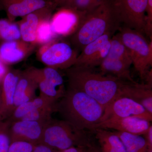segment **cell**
Returning <instances> with one entry per match:
<instances>
[{
	"label": "cell",
	"instance_id": "cell-1",
	"mask_svg": "<svg viewBox=\"0 0 152 152\" xmlns=\"http://www.w3.org/2000/svg\"><path fill=\"white\" fill-rule=\"evenodd\" d=\"M65 71L68 87L86 93L105 110L120 97L123 87L128 82L90 68L73 66Z\"/></svg>",
	"mask_w": 152,
	"mask_h": 152
},
{
	"label": "cell",
	"instance_id": "cell-2",
	"mask_svg": "<svg viewBox=\"0 0 152 152\" xmlns=\"http://www.w3.org/2000/svg\"><path fill=\"white\" fill-rule=\"evenodd\" d=\"M56 112L78 129L94 132L100 123L105 109L86 93L68 87L57 102Z\"/></svg>",
	"mask_w": 152,
	"mask_h": 152
},
{
	"label": "cell",
	"instance_id": "cell-3",
	"mask_svg": "<svg viewBox=\"0 0 152 152\" xmlns=\"http://www.w3.org/2000/svg\"><path fill=\"white\" fill-rule=\"evenodd\" d=\"M113 0L103 2L80 18L78 23L70 37L71 45L79 52L88 44L111 32H116L120 23L115 15Z\"/></svg>",
	"mask_w": 152,
	"mask_h": 152
},
{
	"label": "cell",
	"instance_id": "cell-4",
	"mask_svg": "<svg viewBox=\"0 0 152 152\" xmlns=\"http://www.w3.org/2000/svg\"><path fill=\"white\" fill-rule=\"evenodd\" d=\"M40 144L56 151L73 147H90L94 145L86 131L76 129L65 120L53 118L44 126Z\"/></svg>",
	"mask_w": 152,
	"mask_h": 152
},
{
	"label": "cell",
	"instance_id": "cell-5",
	"mask_svg": "<svg viewBox=\"0 0 152 152\" xmlns=\"http://www.w3.org/2000/svg\"><path fill=\"white\" fill-rule=\"evenodd\" d=\"M118 30L123 42L129 52L132 64L141 78L145 80L152 66V41L149 42L143 34L124 26Z\"/></svg>",
	"mask_w": 152,
	"mask_h": 152
},
{
	"label": "cell",
	"instance_id": "cell-6",
	"mask_svg": "<svg viewBox=\"0 0 152 152\" xmlns=\"http://www.w3.org/2000/svg\"><path fill=\"white\" fill-rule=\"evenodd\" d=\"M112 3L120 24L145 34L148 0H113Z\"/></svg>",
	"mask_w": 152,
	"mask_h": 152
},
{
	"label": "cell",
	"instance_id": "cell-7",
	"mask_svg": "<svg viewBox=\"0 0 152 152\" xmlns=\"http://www.w3.org/2000/svg\"><path fill=\"white\" fill-rule=\"evenodd\" d=\"M51 42L44 45L39 50L38 57L41 62L58 70H65L73 66L78 52L66 42Z\"/></svg>",
	"mask_w": 152,
	"mask_h": 152
},
{
	"label": "cell",
	"instance_id": "cell-8",
	"mask_svg": "<svg viewBox=\"0 0 152 152\" xmlns=\"http://www.w3.org/2000/svg\"><path fill=\"white\" fill-rule=\"evenodd\" d=\"M26 70L37 84L40 94L57 101L64 94V79L58 70L49 67L43 69L31 67Z\"/></svg>",
	"mask_w": 152,
	"mask_h": 152
},
{
	"label": "cell",
	"instance_id": "cell-9",
	"mask_svg": "<svg viewBox=\"0 0 152 152\" xmlns=\"http://www.w3.org/2000/svg\"><path fill=\"white\" fill-rule=\"evenodd\" d=\"M115 33H107L86 45L77 57L74 66L90 69L100 66L107 56L111 39Z\"/></svg>",
	"mask_w": 152,
	"mask_h": 152
},
{
	"label": "cell",
	"instance_id": "cell-10",
	"mask_svg": "<svg viewBox=\"0 0 152 152\" xmlns=\"http://www.w3.org/2000/svg\"><path fill=\"white\" fill-rule=\"evenodd\" d=\"M130 116L138 117L149 122L152 121V114L140 104L129 98L120 97L115 100L105 110L101 122L108 119Z\"/></svg>",
	"mask_w": 152,
	"mask_h": 152
},
{
	"label": "cell",
	"instance_id": "cell-11",
	"mask_svg": "<svg viewBox=\"0 0 152 152\" xmlns=\"http://www.w3.org/2000/svg\"><path fill=\"white\" fill-rule=\"evenodd\" d=\"M46 124L25 120L12 123L9 128L11 142H24L35 145L40 143Z\"/></svg>",
	"mask_w": 152,
	"mask_h": 152
},
{
	"label": "cell",
	"instance_id": "cell-12",
	"mask_svg": "<svg viewBox=\"0 0 152 152\" xmlns=\"http://www.w3.org/2000/svg\"><path fill=\"white\" fill-rule=\"evenodd\" d=\"M21 71L11 70L0 85V121L7 119L15 110L14 98Z\"/></svg>",
	"mask_w": 152,
	"mask_h": 152
},
{
	"label": "cell",
	"instance_id": "cell-13",
	"mask_svg": "<svg viewBox=\"0 0 152 152\" xmlns=\"http://www.w3.org/2000/svg\"><path fill=\"white\" fill-rule=\"evenodd\" d=\"M56 8V6L47 7L34 11L23 17L18 24L22 40L35 45L38 26L41 22L50 20L53 12Z\"/></svg>",
	"mask_w": 152,
	"mask_h": 152
},
{
	"label": "cell",
	"instance_id": "cell-14",
	"mask_svg": "<svg viewBox=\"0 0 152 152\" xmlns=\"http://www.w3.org/2000/svg\"><path fill=\"white\" fill-rule=\"evenodd\" d=\"M0 5L5 11L8 20L12 22L39 9L56 7L52 0H0Z\"/></svg>",
	"mask_w": 152,
	"mask_h": 152
},
{
	"label": "cell",
	"instance_id": "cell-15",
	"mask_svg": "<svg viewBox=\"0 0 152 152\" xmlns=\"http://www.w3.org/2000/svg\"><path fill=\"white\" fill-rule=\"evenodd\" d=\"M151 125L150 122L147 120L137 117L130 116L108 119L98 124L95 129L98 128L113 129L118 132L144 135L148 132Z\"/></svg>",
	"mask_w": 152,
	"mask_h": 152
},
{
	"label": "cell",
	"instance_id": "cell-16",
	"mask_svg": "<svg viewBox=\"0 0 152 152\" xmlns=\"http://www.w3.org/2000/svg\"><path fill=\"white\" fill-rule=\"evenodd\" d=\"M60 9L50 20L52 31L56 36L69 33L71 34L77 27L82 15L70 9Z\"/></svg>",
	"mask_w": 152,
	"mask_h": 152
},
{
	"label": "cell",
	"instance_id": "cell-17",
	"mask_svg": "<svg viewBox=\"0 0 152 152\" xmlns=\"http://www.w3.org/2000/svg\"><path fill=\"white\" fill-rule=\"evenodd\" d=\"M34 46L21 39L4 42L0 46V59L7 65L16 64L31 53Z\"/></svg>",
	"mask_w": 152,
	"mask_h": 152
},
{
	"label": "cell",
	"instance_id": "cell-18",
	"mask_svg": "<svg viewBox=\"0 0 152 152\" xmlns=\"http://www.w3.org/2000/svg\"><path fill=\"white\" fill-rule=\"evenodd\" d=\"M120 97H126L140 104L152 114V86L127 82L122 89Z\"/></svg>",
	"mask_w": 152,
	"mask_h": 152
},
{
	"label": "cell",
	"instance_id": "cell-19",
	"mask_svg": "<svg viewBox=\"0 0 152 152\" xmlns=\"http://www.w3.org/2000/svg\"><path fill=\"white\" fill-rule=\"evenodd\" d=\"M38 85L26 70L21 71L14 98L15 109L18 106L37 97Z\"/></svg>",
	"mask_w": 152,
	"mask_h": 152
},
{
	"label": "cell",
	"instance_id": "cell-20",
	"mask_svg": "<svg viewBox=\"0 0 152 152\" xmlns=\"http://www.w3.org/2000/svg\"><path fill=\"white\" fill-rule=\"evenodd\" d=\"M132 64L124 60L107 57L100 65L101 73L115 76L125 81L137 84L131 75Z\"/></svg>",
	"mask_w": 152,
	"mask_h": 152
},
{
	"label": "cell",
	"instance_id": "cell-21",
	"mask_svg": "<svg viewBox=\"0 0 152 152\" xmlns=\"http://www.w3.org/2000/svg\"><path fill=\"white\" fill-rule=\"evenodd\" d=\"M58 101L40 94L39 96L17 107L10 118L5 121L10 124L20 121L29 113L39 108L54 105Z\"/></svg>",
	"mask_w": 152,
	"mask_h": 152
},
{
	"label": "cell",
	"instance_id": "cell-22",
	"mask_svg": "<svg viewBox=\"0 0 152 152\" xmlns=\"http://www.w3.org/2000/svg\"><path fill=\"white\" fill-rule=\"evenodd\" d=\"M94 133L102 152H126L122 142L115 132L98 128Z\"/></svg>",
	"mask_w": 152,
	"mask_h": 152
},
{
	"label": "cell",
	"instance_id": "cell-23",
	"mask_svg": "<svg viewBox=\"0 0 152 152\" xmlns=\"http://www.w3.org/2000/svg\"><path fill=\"white\" fill-rule=\"evenodd\" d=\"M124 146L126 152H148L149 148L145 138L141 135L124 132H116Z\"/></svg>",
	"mask_w": 152,
	"mask_h": 152
},
{
	"label": "cell",
	"instance_id": "cell-24",
	"mask_svg": "<svg viewBox=\"0 0 152 152\" xmlns=\"http://www.w3.org/2000/svg\"><path fill=\"white\" fill-rule=\"evenodd\" d=\"M107 57L123 60L132 64L129 52L123 42L118 33L114 35L111 39L110 48Z\"/></svg>",
	"mask_w": 152,
	"mask_h": 152
},
{
	"label": "cell",
	"instance_id": "cell-25",
	"mask_svg": "<svg viewBox=\"0 0 152 152\" xmlns=\"http://www.w3.org/2000/svg\"><path fill=\"white\" fill-rule=\"evenodd\" d=\"M20 39V33L18 25L8 19H0V39L7 42Z\"/></svg>",
	"mask_w": 152,
	"mask_h": 152
},
{
	"label": "cell",
	"instance_id": "cell-26",
	"mask_svg": "<svg viewBox=\"0 0 152 152\" xmlns=\"http://www.w3.org/2000/svg\"><path fill=\"white\" fill-rule=\"evenodd\" d=\"M56 105L37 109L25 115L21 120L35 121L46 124L52 118V115L56 112Z\"/></svg>",
	"mask_w": 152,
	"mask_h": 152
},
{
	"label": "cell",
	"instance_id": "cell-27",
	"mask_svg": "<svg viewBox=\"0 0 152 152\" xmlns=\"http://www.w3.org/2000/svg\"><path fill=\"white\" fill-rule=\"evenodd\" d=\"M50 20H45L40 23L37 30L34 45H47L51 42L56 37L52 31Z\"/></svg>",
	"mask_w": 152,
	"mask_h": 152
},
{
	"label": "cell",
	"instance_id": "cell-28",
	"mask_svg": "<svg viewBox=\"0 0 152 152\" xmlns=\"http://www.w3.org/2000/svg\"><path fill=\"white\" fill-rule=\"evenodd\" d=\"M104 0H73L66 8L80 14H84L92 10L101 4Z\"/></svg>",
	"mask_w": 152,
	"mask_h": 152
},
{
	"label": "cell",
	"instance_id": "cell-29",
	"mask_svg": "<svg viewBox=\"0 0 152 152\" xmlns=\"http://www.w3.org/2000/svg\"><path fill=\"white\" fill-rule=\"evenodd\" d=\"M11 124L7 121H0V152H7L11 143L9 134Z\"/></svg>",
	"mask_w": 152,
	"mask_h": 152
},
{
	"label": "cell",
	"instance_id": "cell-30",
	"mask_svg": "<svg viewBox=\"0 0 152 152\" xmlns=\"http://www.w3.org/2000/svg\"><path fill=\"white\" fill-rule=\"evenodd\" d=\"M35 146L26 142H11L7 152H31Z\"/></svg>",
	"mask_w": 152,
	"mask_h": 152
},
{
	"label": "cell",
	"instance_id": "cell-31",
	"mask_svg": "<svg viewBox=\"0 0 152 152\" xmlns=\"http://www.w3.org/2000/svg\"><path fill=\"white\" fill-rule=\"evenodd\" d=\"M145 34L152 40V0H148Z\"/></svg>",
	"mask_w": 152,
	"mask_h": 152
},
{
	"label": "cell",
	"instance_id": "cell-32",
	"mask_svg": "<svg viewBox=\"0 0 152 152\" xmlns=\"http://www.w3.org/2000/svg\"><path fill=\"white\" fill-rule=\"evenodd\" d=\"M95 145L90 147H73L63 151H56L55 152H93Z\"/></svg>",
	"mask_w": 152,
	"mask_h": 152
},
{
	"label": "cell",
	"instance_id": "cell-33",
	"mask_svg": "<svg viewBox=\"0 0 152 152\" xmlns=\"http://www.w3.org/2000/svg\"><path fill=\"white\" fill-rule=\"evenodd\" d=\"M56 151L42 144H39L35 146L31 152H55Z\"/></svg>",
	"mask_w": 152,
	"mask_h": 152
},
{
	"label": "cell",
	"instance_id": "cell-34",
	"mask_svg": "<svg viewBox=\"0 0 152 152\" xmlns=\"http://www.w3.org/2000/svg\"><path fill=\"white\" fill-rule=\"evenodd\" d=\"M56 6L57 7L60 8L68 7L73 0H52Z\"/></svg>",
	"mask_w": 152,
	"mask_h": 152
},
{
	"label": "cell",
	"instance_id": "cell-35",
	"mask_svg": "<svg viewBox=\"0 0 152 152\" xmlns=\"http://www.w3.org/2000/svg\"><path fill=\"white\" fill-rule=\"evenodd\" d=\"M9 70L7 65L0 59V85L4 77Z\"/></svg>",
	"mask_w": 152,
	"mask_h": 152
},
{
	"label": "cell",
	"instance_id": "cell-36",
	"mask_svg": "<svg viewBox=\"0 0 152 152\" xmlns=\"http://www.w3.org/2000/svg\"><path fill=\"white\" fill-rule=\"evenodd\" d=\"M145 138L148 143L149 148H152V126H150L147 133L145 134Z\"/></svg>",
	"mask_w": 152,
	"mask_h": 152
},
{
	"label": "cell",
	"instance_id": "cell-37",
	"mask_svg": "<svg viewBox=\"0 0 152 152\" xmlns=\"http://www.w3.org/2000/svg\"><path fill=\"white\" fill-rule=\"evenodd\" d=\"M93 152H102V151L99 148L95 145L93 148Z\"/></svg>",
	"mask_w": 152,
	"mask_h": 152
},
{
	"label": "cell",
	"instance_id": "cell-38",
	"mask_svg": "<svg viewBox=\"0 0 152 152\" xmlns=\"http://www.w3.org/2000/svg\"><path fill=\"white\" fill-rule=\"evenodd\" d=\"M148 152H152V148H149Z\"/></svg>",
	"mask_w": 152,
	"mask_h": 152
},
{
	"label": "cell",
	"instance_id": "cell-39",
	"mask_svg": "<svg viewBox=\"0 0 152 152\" xmlns=\"http://www.w3.org/2000/svg\"><path fill=\"white\" fill-rule=\"evenodd\" d=\"M1 10H3L1 6L0 5V11Z\"/></svg>",
	"mask_w": 152,
	"mask_h": 152
},
{
	"label": "cell",
	"instance_id": "cell-40",
	"mask_svg": "<svg viewBox=\"0 0 152 152\" xmlns=\"http://www.w3.org/2000/svg\"></svg>",
	"mask_w": 152,
	"mask_h": 152
}]
</instances>
